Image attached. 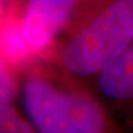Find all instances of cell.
Instances as JSON below:
<instances>
[{
    "instance_id": "6da1fadb",
    "label": "cell",
    "mask_w": 133,
    "mask_h": 133,
    "mask_svg": "<svg viewBox=\"0 0 133 133\" xmlns=\"http://www.w3.org/2000/svg\"><path fill=\"white\" fill-rule=\"evenodd\" d=\"M133 41V0H118L71 38L63 65L76 76L101 71Z\"/></svg>"
},
{
    "instance_id": "7a4b0ae2",
    "label": "cell",
    "mask_w": 133,
    "mask_h": 133,
    "mask_svg": "<svg viewBox=\"0 0 133 133\" xmlns=\"http://www.w3.org/2000/svg\"><path fill=\"white\" fill-rule=\"evenodd\" d=\"M24 106L35 128L43 133H95L104 117L91 100L58 91L41 78L24 85Z\"/></svg>"
},
{
    "instance_id": "3957f363",
    "label": "cell",
    "mask_w": 133,
    "mask_h": 133,
    "mask_svg": "<svg viewBox=\"0 0 133 133\" xmlns=\"http://www.w3.org/2000/svg\"><path fill=\"white\" fill-rule=\"evenodd\" d=\"M76 0H29L22 31L35 52L47 48L68 21Z\"/></svg>"
},
{
    "instance_id": "277c9868",
    "label": "cell",
    "mask_w": 133,
    "mask_h": 133,
    "mask_svg": "<svg viewBox=\"0 0 133 133\" xmlns=\"http://www.w3.org/2000/svg\"><path fill=\"white\" fill-rule=\"evenodd\" d=\"M99 85L111 99L133 97V47L124 49L100 71Z\"/></svg>"
},
{
    "instance_id": "5b68a950",
    "label": "cell",
    "mask_w": 133,
    "mask_h": 133,
    "mask_svg": "<svg viewBox=\"0 0 133 133\" xmlns=\"http://www.w3.org/2000/svg\"><path fill=\"white\" fill-rule=\"evenodd\" d=\"M33 52L20 21L9 20L0 26V58L3 61L14 64L24 63Z\"/></svg>"
},
{
    "instance_id": "8992f818",
    "label": "cell",
    "mask_w": 133,
    "mask_h": 133,
    "mask_svg": "<svg viewBox=\"0 0 133 133\" xmlns=\"http://www.w3.org/2000/svg\"><path fill=\"white\" fill-rule=\"evenodd\" d=\"M32 126L16 114L10 104H0V133H26Z\"/></svg>"
},
{
    "instance_id": "52a82bcc",
    "label": "cell",
    "mask_w": 133,
    "mask_h": 133,
    "mask_svg": "<svg viewBox=\"0 0 133 133\" xmlns=\"http://www.w3.org/2000/svg\"><path fill=\"white\" fill-rule=\"evenodd\" d=\"M16 95V85L0 58V104H10Z\"/></svg>"
},
{
    "instance_id": "ba28073f",
    "label": "cell",
    "mask_w": 133,
    "mask_h": 133,
    "mask_svg": "<svg viewBox=\"0 0 133 133\" xmlns=\"http://www.w3.org/2000/svg\"><path fill=\"white\" fill-rule=\"evenodd\" d=\"M3 9H4V0H0V19L3 15Z\"/></svg>"
}]
</instances>
